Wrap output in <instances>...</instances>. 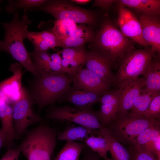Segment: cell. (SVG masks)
<instances>
[{
    "instance_id": "obj_4",
    "label": "cell",
    "mask_w": 160,
    "mask_h": 160,
    "mask_svg": "<svg viewBox=\"0 0 160 160\" xmlns=\"http://www.w3.org/2000/svg\"><path fill=\"white\" fill-rule=\"evenodd\" d=\"M155 53L151 48L135 50L125 54L118 62L113 84L122 87L128 83L143 76Z\"/></svg>"
},
{
    "instance_id": "obj_19",
    "label": "cell",
    "mask_w": 160,
    "mask_h": 160,
    "mask_svg": "<svg viewBox=\"0 0 160 160\" xmlns=\"http://www.w3.org/2000/svg\"><path fill=\"white\" fill-rule=\"evenodd\" d=\"M146 90L153 92H160L159 55H155L151 60L143 75Z\"/></svg>"
},
{
    "instance_id": "obj_30",
    "label": "cell",
    "mask_w": 160,
    "mask_h": 160,
    "mask_svg": "<svg viewBox=\"0 0 160 160\" xmlns=\"http://www.w3.org/2000/svg\"><path fill=\"white\" fill-rule=\"evenodd\" d=\"M47 0H9V4L6 7V10L9 12L15 13L17 11L23 9L25 13L30 9L37 7L44 4Z\"/></svg>"
},
{
    "instance_id": "obj_38",
    "label": "cell",
    "mask_w": 160,
    "mask_h": 160,
    "mask_svg": "<svg viewBox=\"0 0 160 160\" xmlns=\"http://www.w3.org/2000/svg\"><path fill=\"white\" fill-rule=\"evenodd\" d=\"M152 154L158 160H160V136L153 141Z\"/></svg>"
},
{
    "instance_id": "obj_35",
    "label": "cell",
    "mask_w": 160,
    "mask_h": 160,
    "mask_svg": "<svg viewBox=\"0 0 160 160\" xmlns=\"http://www.w3.org/2000/svg\"><path fill=\"white\" fill-rule=\"evenodd\" d=\"M81 154V160H101V156L86 145L83 148Z\"/></svg>"
},
{
    "instance_id": "obj_5",
    "label": "cell",
    "mask_w": 160,
    "mask_h": 160,
    "mask_svg": "<svg viewBox=\"0 0 160 160\" xmlns=\"http://www.w3.org/2000/svg\"><path fill=\"white\" fill-rule=\"evenodd\" d=\"M72 82L66 73L49 74L37 79L34 95L39 110L59 101L71 88Z\"/></svg>"
},
{
    "instance_id": "obj_21",
    "label": "cell",
    "mask_w": 160,
    "mask_h": 160,
    "mask_svg": "<svg viewBox=\"0 0 160 160\" xmlns=\"http://www.w3.org/2000/svg\"><path fill=\"white\" fill-rule=\"evenodd\" d=\"M119 4L135 9L141 14L159 16L160 1L159 0H121Z\"/></svg>"
},
{
    "instance_id": "obj_12",
    "label": "cell",
    "mask_w": 160,
    "mask_h": 160,
    "mask_svg": "<svg viewBox=\"0 0 160 160\" xmlns=\"http://www.w3.org/2000/svg\"><path fill=\"white\" fill-rule=\"evenodd\" d=\"M118 11L117 24L122 33L140 45L148 46L143 37L138 18L129 10L119 4Z\"/></svg>"
},
{
    "instance_id": "obj_31",
    "label": "cell",
    "mask_w": 160,
    "mask_h": 160,
    "mask_svg": "<svg viewBox=\"0 0 160 160\" xmlns=\"http://www.w3.org/2000/svg\"><path fill=\"white\" fill-rule=\"evenodd\" d=\"M86 52L84 49L71 59H61L62 65L65 72L68 74L82 68L85 63Z\"/></svg>"
},
{
    "instance_id": "obj_16",
    "label": "cell",
    "mask_w": 160,
    "mask_h": 160,
    "mask_svg": "<svg viewBox=\"0 0 160 160\" xmlns=\"http://www.w3.org/2000/svg\"><path fill=\"white\" fill-rule=\"evenodd\" d=\"M120 96L113 94H109L100 100V109L97 111L99 121L103 127L116 119Z\"/></svg>"
},
{
    "instance_id": "obj_18",
    "label": "cell",
    "mask_w": 160,
    "mask_h": 160,
    "mask_svg": "<svg viewBox=\"0 0 160 160\" xmlns=\"http://www.w3.org/2000/svg\"><path fill=\"white\" fill-rule=\"evenodd\" d=\"M95 35L91 27L82 24L78 25L76 31L72 35L66 39L59 40L60 47L64 49L82 46L86 42L93 41Z\"/></svg>"
},
{
    "instance_id": "obj_37",
    "label": "cell",
    "mask_w": 160,
    "mask_h": 160,
    "mask_svg": "<svg viewBox=\"0 0 160 160\" xmlns=\"http://www.w3.org/2000/svg\"><path fill=\"white\" fill-rule=\"evenodd\" d=\"M116 1L113 0H95L94 1L93 6L98 7L106 10L110 8Z\"/></svg>"
},
{
    "instance_id": "obj_29",
    "label": "cell",
    "mask_w": 160,
    "mask_h": 160,
    "mask_svg": "<svg viewBox=\"0 0 160 160\" xmlns=\"http://www.w3.org/2000/svg\"><path fill=\"white\" fill-rule=\"evenodd\" d=\"M30 57L38 72L41 77L50 74L49 62L50 54L48 52H40L34 50L29 53Z\"/></svg>"
},
{
    "instance_id": "obj_7",
    "label": "cell",
    "mask_w": 160,
    "mask_h": 160,
    "mask_svg": "<svg viewBox=\"0 0 160 160\" xmlns=\"http://www.w3.org/2000/svg\"><path fill=\"white\" fill-rule=\"evenodd\" d=\"M155 119L132 117L127 114L112 121L106 127L109 129L114 137L130 148L134 145L138 135Z\"/></svg>"
},
{
    "instance_id": "obj_11",
    "label": "cell",
    "mask_w": 160,
    "mask_h": 160,
    "mask_svg": "<svg viewBox=\"0 0 160 160\" xmlns=\"http://www.w3.org/2000/svg\"><path fill=\"white\" fill-rule=\"evenodd\" d=\"M86 68L97 75L111 85L113 84L115 76L112 71L113 63L105 53L95 48L87 51Z\"/></svg>"
},
{
    "instance_id": "obj_6",
    "label": "cell",
    "mask_w": 160,
    "mask_h": 160,
    "mask_svg": "<svg viewBox=\"0 0 160 160\" xmlns=\"http://www.w3.org/2000/svg\"><path fill=\"white\" fill-rule=\"evenodd\" d=\"M40 10L52 15L56 19L68 20L75 23L94 25L96 23L95 14L89 10L77 7L65 0H47L41 6L27 10Z\"/></svg>"
},
{
    "instance_id": "obj_15",
    "label": "cell",
    "mask_w": 160,
    "mask_h": 160,
    "mask_svg": "<svg viewBox=\"0 0 160 160\" xmlns=\"http://www.w3.org/2000/svg\"><path fill=\"white\" fill-rule=\"evenodd\" d=\"M101 96L94 92L75 89L72 87L59 101L73 104L80 110L89 111L92 107L99 102Z\"/></svg>"
},
{
    "instance_id": "obj_1",
    "label": "cell",
    "mask_w": 160,
    "mask_h": 160,
    "mask_svg": "<svg viewBox=\"0 0 160 160\" xmlns=\"http://www.w3.org/2000/svg\"><path fill=\"white\" fill-rule=\"evenodd\" d=\"M31 23V20L28 18L25 14L20 20L17 12L14 14L11 22L2 23L5 29V34L4 40L0 41V51H5L9 53L38 79L41 76L37 71L23 41L28 25Z\"/></svg>"
},
{
    "instance_id": "obj_27",
    "label": "cell",
    "mask_w": 160,
    "mask_h": 160,
    "mask_svg": "<svg viewBox=\"0 0 160 160\" xmlns=\"http://www.w3.org/2000/svg\"><path fill=\"white\" fill-rule=\"evenodd\" d=\"M85 146L84 143L66 141L55 160H79L82 151Z\"/></svg>"
},
{
    "instance_id": "obj_24",
    "label": "cell",
    "mask_w": 160,
    "mask_h": 160,
    "mask_svg": "<svg viewBox=\"0 0 160 160\" xmlns=\"http://www.w3.org/2000/svg\"><path fill=\"white\" fill-rule=\"evenodd\" d=\"M91 134L86 139L84 143L87 146L97 153L104 160H112L107 157L109 146L105 138L97 131L92 130Z\"/></svg>"
},
{
    "instance_id": "obj_17",
    "label": "cell",
    "mask_w": 160,
    "mask_h": 160,
    "mask_svg": "<svg viewBox=\"0 0 160 160\" xmlns=\"http://www.w3.org/2000/svg\"><path fill=\"white\" fill-rule=\"evenodd\" d=\"M24 38L33 43L34 50L38 51L47 52L60 45L59 40L52 32H34L27 29L25 32Z\"/></svg>"
},
{
    "instance_id": "obj_34",
    "label": "cell",
    "mask_w": 160,
    "mask_h": 160,
    "mask_svg": "<svg viewBox=\"0 0 160 160\" xmlns=\"http://www.w3.org/2000/svg\"><path fill=\"white\" fill-rule=\"evenodd\" d=\"M131 160H158L150 153L142 149L129 148Z\"/></svg>"
},
{
    "instance_id": "obj_9",
    "label": "cell",
    "mask_w": 160,
    "mask_h": 160,
    "mask_svg": "<svg viewBox=\"0 0 160 160\" xmlns=\"http://www.w3.org/2000/svg\"><path fill=\"white\" fill-rule=\"evenodd\" d=\"M33 102L27 92L22 88L21 98L12 106L14 128L18 137L29 126L42 121V119L34 112Z\"/></svg>"
},
{
    "instance_id": "obj_3",
    "label": "cell",
    "mask_w": 160,
    "mask_h": 160,
    "mask_svg": "<svg viewBox=\"0 0 160 160\" xmlns=\"http://www.w3.org/2000/svg\"><path fill=\"white\" fill-rule=\"evenodd\" d=\"M94 48L107 54L113 64L134 50L132 40L125 36L109 19L102 22L93 41Z\"/></svg>"
},
{
    "instance_id": "obj_25",
    "label": "cell",
    "mask_w": 160,
    "mask_h": 160,
    "mask_svg": "<svg viewBox=\"0 0 160 160\" xmlns=\"http://www.w3.org/2000/svg\"><path fill=\"white\" fill-rule=\"evenodd\" d=\"M159 118L155 119L137 137L134 145L132 147L135 149H141L148 143L160 136Z\"/></svg>"
},
{
    "instance_id": "obj_8",
    "label": "cell",
    "mask_w": 160,
    "mask_h": 160,
    "mask_svg": "<svg viewBox=\"0 0 160 160\" xmlns=\"http://www.w3.org/2000/svg\"><path fill=\"white\" fill-rule=\"evenodd\" d=\"M47 116L49 119L71 121L91 130L103 127L99 121L97 111H83L68 105L50 108Z\"/></svg>"
},
{
    "instance_id": "obj_26",
    "label": "cell",
    "mask_w": 160,
    "mask_h": 160,
    "mask_svg": "<svg viewBox=\"0 0 160 160\" xmlns=\"http://www.w3.org/2000/svg\"><path fill=\"white\" fill-rule=\"evenodd\" d=\"M93 130L82 126L73 125L68 127L57 135L58 140L79 141L84 142L87 137L93 133Z\"/></svg>"
},
{
    "instance_id": "obj_23",
    "label": "cell",
    "mask_w": 160,
    "mask_h": 160,
    "mask_svg": "<svg viewBox=\"0 0 160 160\" xmlns=\"http://www.w3.org/2000/svg\"><path fill=\"white\" fill-rule=\"evenodd\" d=\"M160 92H153L148 91L143 87L135 98L131 111L128 113L130 116L142 118L153 98Z\"/></svg>"
},
{
    "instance_id": "obj_14",
    "label": "cell",
    "mask_w": 160,
    "mask_h": 160,
    "mask_svg": "<svg viewBox=\"0 0 160 160\" xmlns=\"http://www.w3.org/2000/svg\"><path fill=\"white\" fill-rule=\"evenodd\" d=\"M145 85L144 78L139 77L120 88L122 89V91L116 115V119L121 118L127 114L135 98Z\"/></svg>"
},
{
    "instance_id": "obj_10",
    "label": "cell",
    "mask_w": 160,
    "mask_h": 160,
    "mask_svg": "<svg viewBox=\"0 0 160 160\" xmlns=\"http://www.w3.org/2000/svg\"><path fill=\"white\" fill-rule=\"evenodd\" d=\"M67 75L74 89L95 93L101 96L110 90L111 85L86 68H80Z\"/></svg>"
},
{
    "instance_id": "obj_20",
    "label": "cell",
    "mask_w": 160,
    "mask_h": 160,
    "mask_svg": "<svg viewBox=\"0 0 160 160\" xmlns=\"http://www.w3.org/2000/svg\"><path fill=\"white\" fill-rule=\"evenodd\" d=\"M97 132L107 140L112 160H131V154L129 150L124 147L112 136L108 128L103 127Z\"/></svg>"
},
{
    "instance_id": "obj_28",
    "label": "cell",
    "mask_w": 160,
    "mask_h": 160,
    "mask_svg": "<svg viewBox=\"0 0 160 160\" xmlns=\"http://www.w3.org/2000/svg\"><path fill=\"white\" fill-rule=\"evenodd\" d=\"M78 27L76 23L70 20H56L52 32L59 40H63L73 34Z\"/></svg>"
},
{
    "instance_id": "obj_39",
    "label": "cell",
    "mask_w": 160,
    "mask_h": 160,
    "mask_svg": "<svg viewBox=\"0 0 160 160\" xmlns=\"http://www.w3.org/2000/svg\"><path fill=\"white\" fill-rule=\"evenodd\" d=\"M6 137L5 131L2 128L0 129V148L3 147Z\"/></svg>"
},
{
    "instance_id": "obj_32",
    "label": "cell",
    "mask_w": 160,
    "mask_h": 160,
    "mask_svg": "<svg viewBox=\"0 0 160 160\" xmlns=\"http://www.w3.org/2000/svg\"><path fill=\"white\" fill-rule=\"evenodd\" d=\"M160 93L157 94L152 100L149 106L143 114V117L147 119H155L160 118Z\"/></svg>"
},
{
    "instance_id": "obj_33",
    "label": "cell",
    "mask_w": 160,
    "mask_h": 160,
    "mask_svg": "<svg viewBox=\"0 0 160 160\" xmlns=\"http://www.w3.org/2000/svg\"><path fill=\"white\" fill-rule=\"evenodd\" d=\"M49 68L50 74L66 73L62 65L61 59L57 52L50 54Z\"/></svg>"
},
{
    "instance_id": "obj_22",
    "label": "cell",
    "mask_w": 160,
    "mask_h": 160,
    "mask_svg": "<svg viewBox=\"0 0 160 160\" xmlns=\"http://www.w3.org/2000/svg\"><path fill=\"white\" fill-rule=\"evenodd\" d=\"M22 66L17 63L12 64L10 69L13 73V75L0 83V90L9 99L19 91L22 88Z\"/></svg>"
},
{
    "instance_id": "obj_2",
    "label": "cell",
    "mask_w": 160,
    "mask_h": 160,
    "mask_svg": "<svg viewBox=\"0 0 160 160\" xmlns=\"http://www.w3.org/2000/svg\"><path fill=\"white\" fill-rule=\"evenodd\" d=\"M55 129L41 123L29 132L18 148L28 160H51L57 144Z\"/></svg>"
},
{
    "instance_id": "obj_13",
    "label": "cell",
    "mask_w": 160,
    "mask_h": 160,
    "mask_svg": "<svg viewBox=\"0 0 160 160\" xmlns=\"http://www.w3.org/2000/svg\"><path fill=\"white\" fill-rule=\"evenodd\" d=\"M143 39L153 52L160 53V19L159 16L140 14L138 18Z\"/></svg>"
},
{
    "instance_id": "obj_40",
    "label": "cell",
    "mask_w": 160,
    "mask_h": 160,
    "mask_svg": "<svg viewBox=\"0 0 160 160\" xmlns=\"http://www.w3.org/2000/svg\"><path fill=\"white\" fill-rule=\"evenodd\" d=\"M89 0H72L71 1L73 3H76L79 4H84L88 3L90 1Z\"/></svg>"
},
{
    "instance_id": "obj_36",
    "label": "cell",
    "mask_w": 160,
    "mask_h": 160,
    "mask_svg": "<svg viewBox=\"0 0 160 160\" xmlns=\"http://www.w3.org/2000/svg\"><path fill=\"white\" fill-rule=\"evenodd\" d=\"M20 152L17 148L8 149L1 160H18Z\"/></svg>"
}]
</instances>
